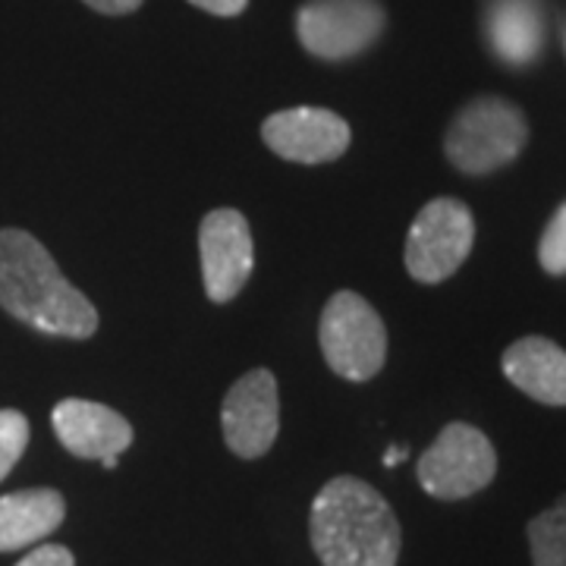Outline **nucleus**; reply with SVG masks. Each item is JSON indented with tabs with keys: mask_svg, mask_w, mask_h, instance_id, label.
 <instances>
[{
	"mask_svg": "<svg viewBox=\"0 0 566 566\" xmlns=\"http://www.w3.org/2000/svg\"><path fill=\"white\" fill-rule=\"evenodd\" d=\"M0 305L51 337L85 340L98 331L95 305L25 230H0Z\"/></svg>",
	"mask_w": 566,
	"mask_h": 566,
	"instance_id": "f257e3e1",
	"label": "nucleus"
},
{
	"mask_svg": "<svg viewBox=\"0 0 566 566\" xmlns=\"http://www.w3.org/2000/svg\"><path fill=\"white\" fill-rule=\"evenodd\" d=\"M308 532L324 566H397L403 538L390 504L353 475L318 491Z\"/></svg>",
	"mask_w": 566,
	"mask_h": 566,
	"instance_id": "f03ea898",
	"label": "nucleus"
},
{
	"mask_svg": "<svg viewBox=\"0 0 566 566\" xmlns=\"http://www.w3.org/2000/svg\"><path fill=\"white\" fill-rule=\"evenodd\" d=\"M528 139L526 117L504 98H479L453 117L444 136L450 164L463 174L482 177L510 164Z\"/></svg>",
	"mask_w": 566,
	"mask_h": 566,
	"instance_id": "7ed1b4c3",
	"label": "nucleus"
},
{
	"mask_svg": "<svg viewBox=\"0 0 566 566\" xmlns=\"http://www.w3.org/2000/svg\"><path fill=\"white\" fill-rule=\"evenodd\" d=\"M318 340L327 365L346 381H368L387 359V327L359 293H334L322 312Z\"/></svg>",
	"mask_w": 566,
	"mask_h": 566,
	"instance_id": "20e7f679",
	"label": "nucleus"
},
{
	"mask_svg": "<svg viewBox=\"0 0 566 566\" xmlns=\"http://www.w3.org/2000/svg\"><path fill=\"white\" fill-rule=\"evenodd\" d=\"M419 485L441 501H463L491 485L497 453L479 428L450 422L419 460Z\"/></svg>",
	"mask_w": 566,
	"mask_h": 566,
	"instance_id": "39448f33",
	"label": "nucleus"
},
{
	"mask_svg": "<svg viewBox=\"0 0 566 566\" xmlns=\"http://www.w3.org/2000/svg\"><path fill=\"white\" fill-rule=\"evenodd\" d=\"M475 240L472 211L457 199H434L416 214L406 237V271L419 283H441L460 271Z\"/></svg>",
	"mask_w": 566,
	"mask_h": 566,
	"instance_id": "423d86ee",
	"label": "nucleus"
},
{
	"mask_svg": "<svg viewBox=\"0 0 566 566\" xmlns=\"http://www.w3.org/2000/svg\"><path fill=\"white\" fill-rule=\"evenodd\" d=\"M378 0H308L296 17V35L318 61H349L385 32Z\"/></svg>",
	"mask_w": 566,
	"mask_h": 566,
	"instance_id": "0eeeda50",
	"label": "nucleus"
},
{
	"mask_svg": "<svg viewBox=\"0 0 566 566\" xmlns=\"http://www.w3.org/2000/svg\"><path fill=\"white\" fill-rule=\"evenodd\" d=\"M221 424L223 441L237 457H243V460L264 457L281 431L277 378L268 368H255V371L243 375L223 397Z\"/></svg>",
	"mask_w": 566,
	"mask_h": 566,
	"instance_id": "6e6552de",
	"label": "nucleus"
},
{
	"mask_svg": "<svg viewBox=\"0 0 566 566\" xmlns=\"http://www.w3.org/2000/svg\"><path fill=\"white\" fill-rule=\"evenodd\" d=\"M199 249H202V277L208 300L214 303L237 300L245 281L252 277V264H255L249 221L233 208H218L205 214L199 227Z\"/></svg>",
	"mask_w": 566,
	"mask_h": 566,
	"instance_id": "1a4fd4ad",
	"label": "nucleus"
},
{
	"mask_svg": "<svg viewBox=\"0 0 566 566\" xmlns=\"http://www.w3.org/2000/svg\"><path fill=\"white\" fill-rule=\"evenodd\" d=\"M262 136L274 155L296 164H324L349 148V123L324 107H290L271 114Z\"/></svg>",
	"mask_w": 566,
	"mask_h": 566,
	"instance_id": "9d476101",
	"label": "nucleus"
},
{
	"mask_svg": "<svg viewBox=\"0 0 566 566\" xmlns=\"http://www.w3.org/2000/svg\"><path fill=\"white\" fill-rule=\"evenodd\" d=\"M51 424L57 431V441L82 460L104 463L107 457H120L133 444V424L117 409L92 400H61L51 412Z\"/></svg>",
	"mask_w": 566,
	"mask_h": 566,
	"instance_id": "9b49d317",
	"label": "nucleus"
},
{
	"mask_svg": "<svg viewBox=\"0 0 566 566\" xmlns=\"http://www.w3.org/2000/svg\"><path fill=\"white\" fill-rule=\"evenodd\" d=\"M504 375L545 406H566V353L547 337H523L504 353Z\"/></svg>",
	"mask_w": 566,
	"mask_h": 566,
	"instance_id": "f8f14e48",
	"label": "nucleus"
},
{
	"mask_svg": "<svg viewBox=\"0 0 566 566\" xmlns=\"http://www.w3.org/2000/svg\"><path fill=\"white\" fill-rule=\"evenodd\" d=\"M66 516V504L51 488H29L0 497V551H20L48 538Z\"/></svg>",
	"mask_w": 566,
	"mask_h": 566,
	"instance_id": "ddd939ff",
	"label": "nucleus"
},
{
	"mask_svg": "<svg viewBox=\"0 0 566 566\" xmlns=\"http://www.w3.org/2000/svg\"><path fill=\"white\" fill-rule=\"evenodd\" d=\"M485 29L494 54L513 66L535 61L545 41V20L538 0H491Z\"/></svg>",
	"mask_w": 566,
	"mask_h": 566,
	"instance_id": "4468645a",
	"label": "nucleus"
},
{
	"mask_svg": "<svg viewBox=\"0 0 566 566\" xmlns=\"http://www.w3.org/2000/svg\"><path fill=\"white\" fill-rule=\"evenodd\" d=\"M528 545L535 566H566V497L528 523Z\"/></svg>",
	"mask_w": 566,
	"mask_h": 566,
	"instance_id": "2eb2a0df",
	"label": "nucleus"
},
{
	"mask_svg": "<svg viewBox=\"0 0 566 566\" xmlns=\"http://www.w3.org/2000/svg\"><path fill=\"white\" fill-rule=\"evenodd\" d=\"M29 447V422L17 409H0V482L20 463Z\"/></svg>",
	"mask_w": 566,
	"mask_h": 566,
	"instance_id": "dca6fc26",
	"label": "nucleus"
},
{
	"mask_svg": "<svg viewBox=\"0 0 566 566\" xmlns=\"http://www.w3.org/2000/svg\"><path fill=\"white\" fill-rule=\"evenodd\" d=\"M538 262L547 274H566V202L557 208V214L542 233L538 243Z\"/></svg>",
	"mask_w": 566,
	"mask_h": 566,
	"instance_id": "f3484780",
	"label": "nucleus"
},
{
	"mask_svg": "<svg viewBox=\"0 0 566 566\" xmlns=\"http://www.w3.org/2000/svg\"><path fill=\"white\" fill-rule=\"evenodd\" d=\"M17 566H76L73 551L63 545H41L35 551H29Z\"/></svg>",
	"mask_w": 566,
	"mask_h": 566,
	"instance_id": "a211bd4d",
	"label": "nucleus"
},
{
	"mask_svg": "<svg viewBox=\"0 0 566 566\" xmlns=\"http://www.w3.org/2000/svg\"><path fill=\"white\" fill-rule=\"evenodd\" d=\"M189 3H196L199 10L211 13V17H240L249 7V0H189Z\"/></svg>",
	"mask_w": 566,
	"mask_h": 566,
	"instance_id": "6ab92c4d",
	"label": "nucleus"
},
{
	"mask_svg": "<svg viewBox=\"0 0 566 566\" xmlns=\"http://www.w3.org/2000/svg\"><path fill=\"white\" fill-rule=\"evenodd\" d=\"M92 10H98L104 17H126L133 10H139L142 0H85Z\"/></svg>",
	"mask_w": 566,
	"mask_h": 566,
	"instance_id": "aec40b11",
	"label": "nucleus"
},
{
	"mask_svg": "<svg viewBox=\"0 0 566 566\" xmlns=\"http://www.w3.org/2000/svg\"><path fill=\"white\" fill-rule=\"evenodd\" d=\"M400 460H406V447H390L385 453V465H390V469L400 463Z\"/></svg>",
	"mask_w": 566,
	"mask_h": 566,
	"instance_id": "412c9836",
	"label": "nucleus"
}]
</instances>
